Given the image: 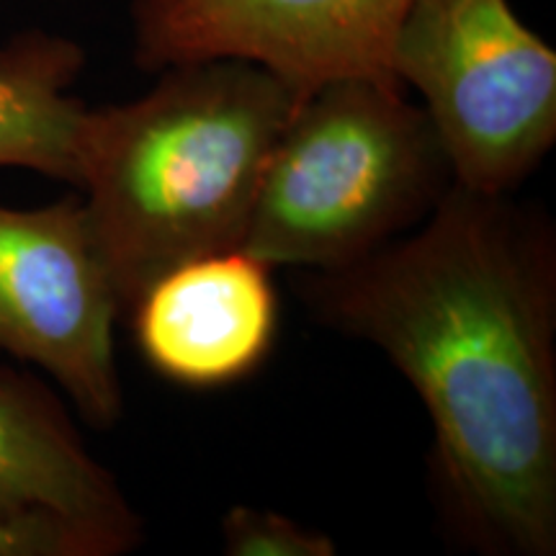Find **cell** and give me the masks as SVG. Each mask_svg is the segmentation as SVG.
Segmentation results:
<instances>
[{
	"mask_svg": "<svg viewBox=\"0 0 556 556\" xmlns=\"http://www.w3.org/2000/svg\"><path fill=\"white\" fill-rule=\"evenodd\" d=\"M407 88L323 83L299 99L263 173L242 250L268 266H351L433 212L454 186L446 150Z\"/></svg>",
	"mask_w": 556,
	"mask_h": 556,
	"instance_id": "obj_3",
	"label": "cell"
},
{
	"mask_svg": "<svg viewBox=\"0 0 556 556\" xmlns=\"http://www.w3.org/2000/svg\"><path fill=\"white\" fill-rule=\"evenodd\" d=\"M225 552L232 556H336L338 544L323 531L296 523L281 513L235 505L222 518Z\"/></svg>",
	"mask_w": 556,
	"mask_h": 556,
	"instance_id": "obj_10",
	"label": "cell"
},
{
	"mask_svg": "<svg viewBox=\"0 0 556 556\" xmlns=\"http://www.w3.org/2000/svg\"><path fill=\"white\" fill-rule=\"evenodd\" d=\"M0 556H119L99 533L70 520L0 516Z\"/></svg>",
	"mask_w": 556,
	"mask_h": 556,
	"instance_id": "obj_11",
	"label": "cell"
},
{
	"mask_svg": "<svg viewBox=\"0 0 556 556\" xmlns=\"http://www.w3.org/2000/svg\"><path fill=\"white\" fill-rule=\"evenodd\" d=\"M325 325L377 345L433 422L443 516L482 554L556 552V232L451 186L409 238L315 270Z\"/></svg>",
	"mask_w": 556,
	"mask_h": 556,
	"instance_id": "obj_1",
	"label": "cell"
},
{
	"mask_svg": "<svg viewBox=\"0 0 556 556\" xmlns=\"http://www.w3.org/2000/svg\"><path fill=\"white\" fill-rule=\"evenodd\" d=\"M155 88L88 109L83 206L124 317L165 270L242 248L268 157L299 99L253 60L160 70Z\"/></svg>",
	"mask_w": 556,
	"mask_h": 556,
	"instance_id": "obj_2",
	"label": "cell"
},
{
	"mask_svg": "<svg viewBox=\"0 0 556 556\" xmlns=\"http://www.w3.org/2000/svg\"><path fill=\"white\" fill-rule=\"evenodd\" d=\"M122 317L83 199L0 204V353L50 374L83 420L101 430L124 413L114 345Z\"/></svg>",
	"mask_w": 556,
	"mask_h": 556,
	"instance_id": "obj_5",
	"label": "cell"
},
{
	"mask_svg": "<svg viewBox=\"0 0 556 556\" xmlns=\"http://www.w3.org/2000/svg\"><path fill=\"white\" fill-rule=\"evenodd\" d=\"M86 67L78 41L24 29L0 45V168H26L80 186L88 106L73 86Z\"/></svg>",
	"mask_w": 556,
	"mask_h": 556,
	"instance_id": "obj_9",
	"label": "cell"
},
{
	"mask_svg": "<svg viewBox=\"0 0 556 556\" xmlns=\"http://www.w3.org/2000/svg\"><path fill=\"white\" fill-rule=\"evenodd\" d=\"M415 0H135V62L240 58L287 83L296 99L340 78H394L392 41ZM405 88V86H402Z\"/></svg>",
	"mask_w": 556,
	"mask_h": 556,
	"instance_id": "obj_6",
	"label": "cell"
},
{
	"mask_svg": "<svg viewBox=\"0 0 556 556\" xmlns=\"http://www.w3.org/2000/svg\"><path fill=\"white\" fill-rule=\"evenodd\" d=\"M127 317L139 353L160 377L191 389L250 377L278 330L270 266L248 250H222L165 270Z\"/></svg>",
	"mask_w": 556,
	"mask_h": 556,
	"instance_id": "obj_7",
	"label": "cell"
},
{
	"mask_svg": "<svg viewBox=\"0 0 556 556\" xmlns=\"http://www.w3.org/2000/svg\"><path fill=\"white\" fill-rule=\"evenodd\" d=\"M392 73L422 96L454 184L513 193L556 142V52L510 0H415Z\"/></svg>",
	"mask_w": 556,
	"mask_h": 556,
	"instance_id": "obj_4",
	"label": "cell"
},
{
	"mask_svg": "<svg viewBox=\"0 0 556 556\" xmlns=\"http://www.w3.org/2000/svg\"><path fill=\"white\" fill-rule=\"evenodd\" d=\"M0 516L70 520L119 554L142 541V520L67 409L45 384L9 366H0Z\"/></svg>",
	"mask_w": 556,
	"mask_h": 556,
	"instance_id": "obj_8",
	"label": "cell"
}]
</instances>
